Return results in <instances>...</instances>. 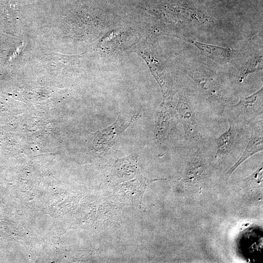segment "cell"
Returning <instances> with one entry per match:
<instances>
[{
    "label": "cell",
    "mask_w": 263,
    "mask_h": 263,
    "mask_svg": "<svg viewBox=\"0 0 263 263\" xmlns=\"http://www.w3.org/2000/svg\"><path fill=\"white\" fill-rule=\"evenodd\" d=\"M263 87L258 91L246 97H241L234 105L225 106L222 112L230 121L237 124L249 126L263 113Z\"/></svg>",
    "instance_id": "cell-2"
},
{
    "label": "cell",
    "mask_w": 263,
    "mask_h": 263,
    "mask_svg": "<svg viewBox=\"0 0 263 263\" xmlns=\"http://www.w3.org/2000/svg\"><path fill=\"white\" fill-rule=\"evenodd\" d=\"M191 42L207 57L221 63L226 62L235 54V50L230 47L224 48L205 44L196 41Z\"/></svg>",
    "instance_id": "cell-5"
},
{
    "label": "cell",
    "mask_w": 263,
    "mask_h": 263,
    "mask_svg": "<svg viewBox=\"0 0 263 263\" xmlns=\"http://www.w3.org/2000/svg\"><path fill=\"white\" fill-rule=\"evenodd\" d=\"M263 118L260 120H254L250 124V136L248 139L246 147L241 157L235 164L225 174L228 178L235 169L245 160L263 150Z\"/></svg>",
    "instance_id": "cell-4"
},
{
    "label": "cell",
    "mask_w": 263,
    "mask_h": 263,
    "mask_svg": "<svg viewBox=\"0 0 263 263\" xmlns=\"http://www.w3.org/2000/svg\"><path fill=\"white\" fill-rule=\"evenodd\" d=\"M228 122L229 127L219 137L214 139L216 145L215 158L225 157L229 154L232 150L240 144H246L247 135L249 126L237 124Z\"/></svg>",
    "instance_id": "cell-3"
},
{
    "label": "cell",
    "mask_w": 263,
    "mask_h": 263,
    "mask_svg": "<svg viewBox=\"0 0 263 263\" xmlns=\"http://www.w3.org/2000/svg\"><path fill=\"white\" fill-rule=\"evenodd\" d=\"M199 100L182 94L177 103V116L183 127L186 146L210 139L207 133L208 116L203 109L206 103H201Z\"/></svg>",
    "instance_id": "cell-1"
}]
</instances>
